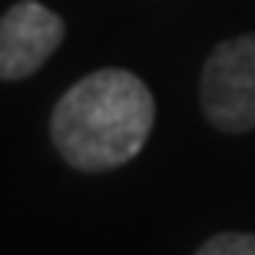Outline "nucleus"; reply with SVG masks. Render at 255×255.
<instances>
[{
    "label": "nucleus",
    "instance_id": "nucleus-1",
    "mask_svg": "<svg viewBox=\"0 0 255 255\" xmlns=\"http://www.w3.org/2000/svg\"><path fill=\"white\" fill-rule=\"evenodd\" d=\"M156 123V100L136 73L103 66L53 106L50 139L80 172H110L136 159Z\"/></svg>",
    "mask_w": 255,
    "mask_h": 255
},
{
    "label": "nucleus",
    "instance_id": "nucleus-2",
    "mask_svg": "<svg viewBox=\"0 0 255 255\" xmlns=\"http://www.w3.org/2000/svg\"><path fill=\"white\" fill-rule=\"evenodd\" d=\"M202 113L222 132L255 129V33L222 40L206 66L199 83Z\"/></svg>",
    "mask_w": 255,
    "mask_h": 255
},
{
    "label": "nucleus",
    "instance_id": "nucleus-3",
    "mask_svg": "<svg viewBox=\"0 0 255 255\" xmlns=\"http://www.w3.org/2000/svg\"><path fill=\"white\" fill-rule=\"evenodd\" d=\"M66 23L37 0H20L0 17V80H27L60 50Z\"/></svg>",
    "mask_w": 255,
    "mask_h": 255
},
{
    "label": "nucleus",
    "instance_id": "nucleus-4",
    "mask_svg": "<svg viewBox=\"0 0 255 255\" xmlns=\"http://www.w3.org/2000/svg\"><path fill=\"white\" fill-rule=\"evenodd\" d=\"M196 255H255L252 232H219L196 249Z\"/></svg>",
    "mask_w": 255,
    "mask_h": 255
}]
</instances>
